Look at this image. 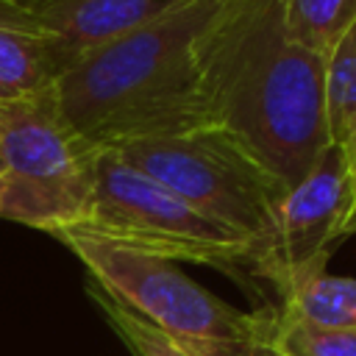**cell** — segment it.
Wrapping results in <instances>:
<instances>
[{
    "mask_svg": "<svg viewBox=\"0 0 356 356\" xmlns=\"http://www.w3.org/2000/svg\"><path fill=\"white\" fill-rule=\"evenodd\" d=\"M181 0H0V17L56 36L75 61Z\"/></svg>",
    "mask_w": 356,
    "mask_h": 356,
    "instance_id": "cell-8",
    "label": "cell"
},
{
    "mask_svg": "<svg viewBox=\"0 0 356 356\" xmlns=\"http://www.w3.org/2000/svg\"><path fill=\"white\" fill-rule=\"evenodd\" d=\"M261 334L284 356H356V331L314 325L284 314L275 303L256 309Z\"/></svg>",
    "mask_w": 356,
    "mask_h": 356,
    "instance_id": "cell-12",
    "label": "cell"
},
{
    "mask_svg": "<svg viewBox=\"0 0 356 356\" xmlns=\"http://www.w3.org/2000/svg\"><path fill=\"white\" fill-rule=\"evenodd\" d=\"M228 0H181L89 50L56 83L64 117L100 147L206 125L200 47Z\"/></svg>",
    "mask_w": 356,
    "mask_h": 356,
    "instance_id": "cell-2",
    "label": "cell"
},
{
    "mask_svg": "<svg viewBox=\"0 0 356 356\" xmlns=\"http://www.w3.org/2000/svg\"><path fill=\"white\" fill-rule=\"evenodd\" d=\"M86 292L134 356H195L175 337H170L164 328H159L156 323H150L147 317H142L139 312H134L131 306H125L122 300L108 295L92 278L86 281Z\"/></svg>",
    "mask_w": 356,
    "mask_h": 356,
    "instance_id": "cell-14",
    "label": "cell"
},
{
    "mask_svg": "<svg viewBox=\"0 0 356 356\" xmlns=\"http://www.w3.org/2000/svg\"><path fill=\"white\" fill-rule=\"evenodd\" d=\"M323 106L328 145H337L356 181V22L325 56Z\"/></svg>",
    "mask_w": 356,
    "mask_h": 356,
    "instance_id": "cell-10",
    "label": "cell"
},
{
    "mask_svg": "<svg viewBox=\"0 0 356 356\" xmlns=\"http://www.w3.org/2000/svg\"><path fill=\"white\" fill-rule=\"evenodd\" d=\"M64 231L167 261L209 264L231 275L245 273L250 253V239L245 234L200 214L108 147L100 150L83 220Z\"/></svg>",
    "mask_w": 356,
    "mask_h": 356,
    "instance_id": "cell-4",
    "label": "cell"
},
{
    "mask_svg": "<svg viewBox=\"0 0 356 356\" xmlns=\"http://www.w3.org/2000/svg\"><path fill=\"white\" fill-rule=\"evenodd\" d=\"M86 267L89 278L108 295L164 328L195 356H217L259 334V314L220 300L175 261L117 248L75 231L53 234Z\"/></svg>",
    "mask_w": 356,
    "mask_h": 356,
    "instance_id": "cell-6",
    "label": "cell"
},
{
    "mask_svg": "<svg viewBox=\"0 0 356 356\" xmlns=\"http://www.w3.org/2000/svg\"><path fill=\"white\" fill-rule=\"evenodd\" d=\"M100 145L64 117L56 86L0 103V220L47 231L83 220Z\"/></svg>",
    "mask_w": 356,
    "mask_h": 356,
    "instance_id": "cell-3",
    "label": "cell"
},
{
    "mask_svg": "<svg viewBox=\"0 0 356 356\" xmlns=\"http://www.w3.org/2000/svg\"><path fill=\"white\" fill-rule=\"evenodd\" d=\"M353 22L356 0H286L284 6L286 36L323 58Z\"/></svg>",
    "mask_w": 356,
    "mask_h": 356,
    "instance_id": "cell-13",
    "label": "cell"
},
{
    "mask_svg": "<svg viewBox=\"0 0 356 356\" xmlns=\"http://www.w3.org/2000/svg\"><path fill=\"white\" fill-rule=\"evenodd\" d=\"M217 356H284L264 334H261V328H259V334L256 337H250V339H245V342H239V345H234V348H225L222 353H217Z\"/></svg>",
    "mask_w": 356,
    "mask_h": 356,
    "instance_id": "cell-15",
    "label": "cell"
},
{
    "mask_svg": "<svg viewBox=\"0 0 356 356\" xmlns=\"http://www.w3.org/2000/svg\"><path fill=\"white\" fill-rule=\"evenodd\" d=\"M286 0H228L197 58L206 125L231 131L286 186H295L328 145L325 58L295 44Z\"/></svg>",
    "mask_w": 356,
    "mask_h": 356,
    "instance_id": "cell-1",
    "label": "cell"
},
{
    "mask_svg": "<svg viewBox=\"0 0 356 356\" xmlns=\"http://www.w3.org/2000/svg\"><path fill=\"white\" fill-rule=\"evenodd\" d=\"M72 64L75 56L56 36L0 17V103L53 89Z\"/></svg>",
    "mask_w": 356,
    "mask_h": 356,
    "instance_id": "cell-9",
    "label": "cell"
},
{
    "mask_svg": "<svg viewBox=\"0 0 356 356\" xmlns=\"http://www.w3.org/2000/svg\"><path fill=\"white\" fill-rule=\"evenodd\" d=\"M356 181L345 153L325 145L314 167L284 195L270 228L250 242L245 273L267 281L281 298L325 270L331 250L353 234Z\"/></svg>",
    "mask_w": 356,
    "mask_h": 356,
    "instance_id": "cell-7",
    "label": "cell"
},
{
    "mask_svg": "<svg viewBox=\"0 0 356 356\" xmlns=\"http://www.w3.org/2000/svg\"><path fill=\"white\" fill-rule=\"evenodd\" d=\"M353 234H356V217H353Z\"/></svg>",
    "mask_w": 356,
    "mask_h": 356,
    "instance_id": "cell-16",
    "label": "cell"
},
{
    "mask_svg": "<svg viewBox=\"0 0 356 356\" xmlns=\"http://www.w3.org/2000/svg\"><path fill=\"white\" fill-rule=\"evenodd\" d=\"M275 306L284 314L314 325L356 331V278L328 275L323 270L286 289Z\"/></svg>",
    "mask_w": 356,
    "mask_h": 356,
    "instance_id": "cell-11",
    "label": "cell"
},
{
    "mask_svg": "<svg viewBox=\"0 0 356 356\" xmlns=\"http://www.w3.org/2000/svg\"><path fill=\"white\" fill-rule=\"evenodd\" d=\"M108 150L250 242L270 228L278 203L289 192L264 161L217 125L128 139Z\"/></svg>",
    "mask_w": 356,
    "mask_h": 356,
    "instance_id": "cell-5",
    "label": "cell"
}]
</instances>
